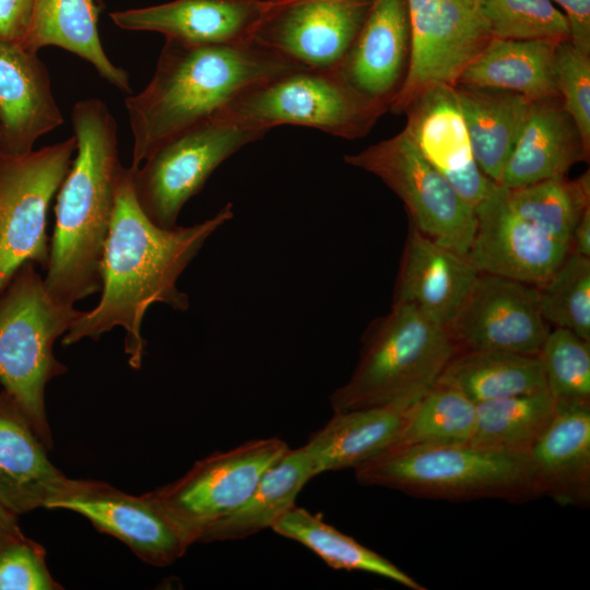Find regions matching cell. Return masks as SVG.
<instances>
[{
  "instance_id": "cell-28",
  "label": "cell",
  "mask_w": 590,
  "mask_h": 590,
  "mask_svg": "<svg viewBox=\"0 0 590 590\" xmlns=\"http://www.w3.org/2000/svg\"><path fill=\"white\" fill-rule=\"evenodd\" d=\"M453 86L475 161L498 184L532 101L505 90Z\"/></svg>"
},
{
  "instance_id": "cell-9",
  "label": "cell",
  "mask_w": 590,
  "mask_h": 590,
  "mask_svg": "<svg viewBox=\"0 0 590 590\" xmlns=\"http://www.w3.org/2000/svg\"><path fill=\"white\" fill-rule=\"evenodd\" d=\"M75 151L72 135L22 155L0 152V295L25 262L46 270L48 209Z\"/></svg>"
},
{
  "instance_id": "cell-15",
  "label": "cell",
  "mask_w": 590,
  "mask_h": 590,
  "mask_svg": "<svg viewBox=\"0 0 590 590\" xmlns=\"http://www.w3.org/2000/svg\"><path fill=\"white\" fill-rule=\"evenodd\" d=\"M459 351L539 355L550 332L536 285L480 273L449 328Z\"/></svg>"
},
{
  "instance_id": "cell-27",
  "label": "cell",
  "mask_w": 590,
  "mask_h": 590,
  "mask_svg": "<svg viewBox=\"0 0 590 590\" xmlns=\"http://www.w3.org/2000/svg\"><path fill=\"white\" fill-rule=\"evenodd\" d=\"M558 43L492 37L456 84L510 91L530 101L559 97L553 70Z\"/></svg>"
},
{
  "instance_id": "cell-35",
  "label": "cell",
  "mask_w": 590,
  "mask_h": 590,
  "mask_svg": "<svg viewBox=\"0 0 590 590\" xmlns=\"http://www.w3.org/2000/svg\"><path fill=\"white\" fill-rule=\"evenodd\" d=\"M536 287L545 321L590 341V258L569 252Z\"/></svg>"
},
{
  "instance_id": "cell-21",
  "label": "cell",
  "mask_w": 590,
  "mask_h": 590,
  "mask_svg": "<svg viewBox=\"0 0 590 590\" xmlns=\"http://www.w3.org/2000/svg\"><path fill=\"white\" fill-rule=\"evenodd\" d=\"M477 275V270L465 255L410 227L393 304L413 306L437 323L450 328Z\"/></svg>"
},
{
  "instance_id": "cell-38",
  "label": "cell",
  "mask_w": 590,
  "mask_h": 590,
  "mask_svg": "<svg viewBox=\"0 0 590 590\" xmlns=\"http://www.w3.org/2000/svg\"><path fill=\"white\" fill-rule=\"evenodd\" d=\"M553 70L563 107L590 149V54L580 50L570 40L559 42L554 54Z\"/></svg>"
},
{
  "instance_id": "cell-42",
  "label": "cell",
  "mask_w": 590,
  "mask_h": 590,
  "mask_svg": "<svg viewBox=\"0 0 590 590\" xmlns=\"http://www.w3.org/2000/svg\"><path fill=\"white\" fill-rule=\"evenodd\" d=\"M569 252L590 258V208L581 215L573 232Z\"/></svg>"
},
{
  "instance_id": "cell-6",
  "label": "cell",
  "mask_w": 590,
  "mask_h": 590,
  "mask_svg": "<svg viewBox=\"0 0 590 590\" xmlns=\"http://www.w3.org/2000/svg\"><path fill=\"white\" fill-rule=\"evenodd\" d=\"M83 312L55 299L33 262H25L0 295V384L48 449L52 437L45 388L67 371L54 344Z\"/></svg>"
},
{
  "instance_id": "cell-20",
  "label": "cell",
  "mask_w": 590,
  "mask_h": 590,
  "mask_svg": "<svg viewBox=\"0 0 590 590\" xmlns=\"http://www.w3.org/2000/svg\"><path fill=\"white\" fill-rule=\"evenodd\" d=\"M410 51L408 0H375L339 69L358 92L389 109L404 82Z\"/></svg>"
},
{
  "instance_id": "cell-24",
  "label": "cell",
  "mask_w": 590,
  "mask_h": 590,
  "mask_svg": "<svg viewBox=\"0 0 590 590\" xmlns=\"http://www.w3.org/2000/svg\"><path fill=\"white\" fill-rule=\"evenodd\" d=\"M529 456L543 496L558 505L590 503V405L556 403L554 415Z\"/></svg>"
},
{
  "instance_id": "cell-2",
  "label": "cell",
  "mask_w": 590,
  "mask_h": 590,
  "mask_svg": "<svg viewBox=\"0 0 590 590\" xmlns=\"http://www.w3.org/2000/svg\"><path fill=\"white\" fill-rule=\"evenodd\" d=\"M76 155L58 190L44 283L74 306L102 288V259L114 213L120 162L116 121L104 102H78L71 113Z\"/></svg>"
},
{
  "instance_id": "cell-7",
  "label": "cell",
  "mask_w": 590,
  "mask_h": 590,
  "mask_svg": "<svg viewBox=\"0 0 590 590\" xmlns=\"http://www.w3.org/2000/svg\"><path fill=\"white\" fill-rule=\"evenodd\" d=\"M387 110L358 92L339 67H299L245 88L217 116L266 132L295 125L353 140L365 137Z\"/></svg>"
},
{
  "instance_id": "cell-11",
  "label": "cell",
  "mask_w": 590,
  "mask_h": 590,
  "mask_svg": "<svg viewBox=\"0 0 590 590\" xmlns=\"http://www.w3.org/2000/svg\"><path fill=\"white\" fill-rule=\"evenodd\" d=\"M290 449L279 437L248 440L199 461L180 479L151 491L191 544L249 497Z\"/></svg>"
},
{
  "instance_id": "cell-16",
  "label": "cell",
  "mask_w": 590,
  "mask_h": 590,
  "mask_svg": "<svg viewBox=\"0 0 590 590\" xmlns=\"http://www.w3.org/2000/svg\"><path fill=\"white\" fill-rule=\"evenodd\" d=\"M475 231L467 255L480 273L539 285L569 253V247L520 217L505 187L491 182L475 206Z\"/></svg>"
},
{
  "instance_id": "cell-43",
  "label": "cell",
  "mask_w": 590,
  "mask_h": 590,
  "mask_svg": "<svg viewBox=\"0 0 590 590\" xmlns=\"http://www.w3.org/2000/svg\"><path fill=\"white\" fill-rule=\"evenodd\" d=\"M24 536L17 515L0 502V550Z\"/></svg>"
},
{
  "instance_id": "cell-1",
  "label": "cell",
  "mask_w": 590,
  "mask_h": 590,
  "mask_svg": "<svg viewBox=\"0 0 590 590\" xmlns=\"http://www.w3.org/2000/svg\"><path fill=\"white\" fill-rule=\"evenodd\" d=\"M233 217V204L227 203L212 217L194 225L161 227L142 211L133 189L132 170L125 168L104 247L101 299L83 312L61 343L98 340L121 327L126 332L123 349L128 363L139 369L146 346L141 333L146 310L155 303L178 311L189 308V297L177 287V281L206 239Z\"/></svg>"
},
{
  "instance_id": "cell-17",
  "label": "cell",
  "mask_w": 590,
  "mask_h": 590,
  "mask_svg": "<svg viewBox=\"0 0 590 590\" xmlns=\"http://www.w3.org/2000/svg\"><path fill=\"white\" fill-rule=\"evenodd\" d=\"M403 131L422 156L475 209L492 180L479 167L453 85L424 87L405 107Z\"/></svg>"
},
{
  "instance_id": "cell-10",
  "label": "cell",
  "mask_w": 590,
  "mask_h": 590,
  "mask_svg": "<svg viewBox=\"0 0 590 590\" xmlns=\"http://www.w3.org/2000/svg\"><path fill=\"white\" fill-rule=\"evenodd\" d=\"M344 161L377 176L402 200L410 227L468 255L475 231V209L422 156L403 130L345 155Z\"/></svg>"
},
{
  "instance_id": "cell-36",
  "label": "cell",
  "mask_w": 590,
  "mask_h": 590,
  "mask_svg": "<svg viewBox=\"0 0 590 590\" xmlns=\"http://www.w3.org/2000/svg\"><path fill=\"white\" fill-rule=\"evenodd\" d=\"M555 403L590 405V341L570 330H550L539 354Z\"/></svg>"
},
{
  "instance_id": "cell-23",
  "label": "cell",
  "mask_w": 590,
  "mask_h": 590,
  "mask_svg": "<svg viewBox=\"0 0 590 590\" xmlns=\"http://www.w3.org/2000/svg\"><path fill=\"white\" fill-rule=\"evenodd\" d=\"M589 155L560 97L532 101L498 184L517 188L566 176L577 163L588 162Z\"/></svg>"
},
{
  "instance_id": "cell-8",
  "label": "cell",
  "mask_w": 590,
  "mask_h": 590,
  "mask_svg": "<svg viewBox=\"0 0 590 590\" xmlns=\"http://www.w3.org/2000/svg\"><path fill=\"white\" fill-rule=\"evenodd\" d=\"M266 133L216 115L170 137L144 160L142 167H130L142 211L161 227L177 226L184 205L212 173Z\"/></svg>"
},
{
  "instance_id": "cell-29",
  "label": "cell",
  "mask_w": 590,
  "mask_h": 590,
  "mask_svg": "<svg viewBox=\"0 0 590 590\" xmlns=\"http://www.w3.org/2000/svg\"><path fill=\"white\" fill-rule=\"evenodd\" d=\"M314 476L303 447L290 448L264 472L243 505L205 531L198 543L240 540L272 529Z\"/></svg>"
},
{
  "instance_id": "cell-3",
  "label": "cell",
  "mask_w": 590,
  "mask_h": 590,
  "mask_svg": "<svg viewBox=\"0 0 590 590\" xmlns=\"http://www.w3.org/2000/svg\"><path fill=\"white\" fill-rule=\"evenodd\" d=\"M299 67L255 39L213 46L166 39L146 87L125 99L133 138L130 167L170 137L216 116L245 88Z\"/></svg>"
},
{
  "instance_id": "cell-41",
  "label": "cell",
  "mask_w": 590,
  "mask_h": 590,
  "mask_svg": "<svg viewBox=\"0 0 590 590\" xmlns=\"http://www.w3.org/2000/svg\"><path fill=\"white\" fill-rule=\"evenodd\" d=\"M560 5L569 28V40L590 54V0H552Z\"/></svg>"
},
{
  "instance_id": "cell-5",
  "label": "cell",
  "mask_w": 590,
  "mask_h": 590,
  "mask_svg": "<svg viewBox=\"0 0 590 590\" xmlns=\"http://www.w3.org/2000/svg\"><path fill=\"white\" fill-rule=\"evenodd\" d=\"M354 472L362 485L429 499L495 498L518 503L543 496L529 453L488 450L470 444L386 452Z\"/></svg>"
},
{
  "instance_id": "cell-25",
  "label": "cell",
  "mask_w": 590,
  "mask_h": 590,
  "mask_svg": "<svg viewBox=\"0 0 590 590\" xmlns=\"http://www.w3.org/2000/svg\"><path fill=\"white\" fill-rule=\"evenodd\" d=\"M409 409L386 405L334 412L303 446L315 475L355 469L380 456L396 438Z\"/></svg>"
},
{
  "instance_id": "cell-14",
  "label": "cell",
  "mask_w": 590,
  "mask_h": 590,
  "mask_svg": "<svg viewBox=\"0 0 590 590\" xmlns=\"http://www.w3.org/2000/svg\"><path fill=\"white\" fill-rule=\"evenodd\" d=\"M375 0H271L253 39L306 68H337Z\"/></svg>"
},
{
  "instance_id": "cell-33",
  "label": "cell",
  "mask_w": 590,
  "mask_h": 590,
  "mask_svg": "<svg viewBox=\"0 0 590 590\" xmlns=\"http://www.w3.org/2000/svg\"><path fill=\"white\" fill-rule=\"evenodd\" d=\"M475 414V403L457 389L437 382L408 410L399 433L382 453L468 444L473 434Z\"/></svg>"
},
{
  "instance_id": "cell-22",
  "label": "cell",
  "mask_w": 590,
  "mask_h": 590,
  "mask_svg": "<svg viewBox=\"0 0 590 590\" xmlns=\"http://www.w3.org/2000/svg\"><path fill=\"white\" fill-rule=\"evenodd\" d=\"M14 399L0 392V502L17 516L46 505L69 482Z\"/></svg>"
},
{
  "instance_id": "cell-26",
  "label": "cell",
  "mask_w": 590,
  "mask_h": 590,
  "mask_svg": "<svg viewBox=\"0 0 590 590\" xmlns=\"http://www.w3.org/2000/svg\"><path fill=\"white\" fill-rule=\"evenodd\" d=\"M95 0H35L26 33L19 43L38 52L57 46L90 62L109 84L130 93L129 74L106 55L98 35Z\"/></svg>"
},
{
  "instance_id": "cell-39",
  "label": "cell",
  "mask_w": 590,
  "mask_h": 590,
  "mask_svg": "<svg viewBox=\"0 0 590 590\" xmlns=\"http://www.w3.org/2000/svg\"><path fill=\"white\" fill-rule=\"evenodd\" d=\"M45 556L44 547L26 536L0 550V590L62 589L50 575Z\"/></svg>"
},
{
  "instance_id": "cell-32",
  "label": "cell",
  "mask_w": 590,
  "mask_h": 590,
  "mask_svg": "<svg viewBox=\"0 0 590 590\" xmlns=\"http://www.w3.org/2000/svg\"><path fill=\"white\" fill-rule=\"evenodd\" d=\"M468 444L495 451L529 453L551 422L556 403L547 391L477 403Z\"/></svg>"
},
{
  "instance_id": "cell-13",
  "label": "cell",
  "mask_w": 590,
  "mask_h": 590,
  "mask_svg": "<svg viewBox=\"0 0 590 590\" xmlns=\"http://www.w3.org/2000/svg\"><path fill=\"white\" fill-rule=\"evenodd\" d=\"M45 508L82 515L98 531L118 539L156 567L173 564L191 545L152 492L134 496L104 482L70 479Z\"/></svg>"
},
{
  "instance_id": "cell-19",
  "label": "cell",
  "mask_w": 590,
  "mask_h": 590,
  "mask_svg": "<svg viewBox=\"0 0 590 590\" xmlns=\"http://www.w3.org/2000/svg\"><path fill=\"white\" fill-rule=\"evenodd\" d=\"M62 122L48 69L37 52L0 39V152L26 154Z\"/></svg>"
},
{
  "instance_id": "cell-31",
  "label": "cell",
  "mask_w": 590,
  "mask_h": 590,
  "mask_svg": "<svg viewBox=\"0 0 590 590\" xmlns=\"http://www.w3.org/2000/svg\"><path fill=\"white\" fill-rule=\"evenodd\" d=\"M272 530L303 544L333 569L370 573L411 590L426 589L384 556L326 523L320 515L311 514L305 508L292 507Z\"/></svg>"
},
{
  "instance_id": "cell-30",
  "label": "cell",
  "mask_w": 590,
  "mask_h": 590,
  "mask_svg": "<svg viewBox=\"0 0 590 590\" xmlns=\"http://www.w3.org/2000/svg\"><path fill=\"white\" fill-rule=\"evenodd\" d=\"M438 384L450 386L473 403L547 391L539 355L505 351H458Z\"/></svg>"
},
{
  "instance_id": "cell-34",
  "label": "cell",
  "mask_w": 590,
  "mask_h": 590,
  "mask_svg": "<svg viewBox=\"0 0 590 590\" xmlns=\"http://www.w3.org/2000/svg\"><path fill=\"white\" fill-rule=\"evenodd\" d=\"M505 191L520 217L569 247L578 221L590 208V173L574 179L558 176L522 187H505Z\"/></svg>"
},
{
  "instance_id": "cell-40",
  "label": "cell",
  "mask_w": 590,
  "mask_h": 590,
  "mask_svg": "<svg viewBox=\"0 0 590 590\" xmlns=\"http://www.w3.org/2000/svg\"><path fill=\"white\" fill-rule=\"evenodd\" d=\"M35 0H0V39L20 43L24 37Z\"/></svg>"
},
{
  "instance_id": "cell-18",
  "label": "cell",
  "mask_w": 590,
  "mask_h": 590,
  "mask_svg": "<svg viewBox=\"0 0 590 590\" xmlns=\"http://www.w3.org/2000/svg\"><path fill=\"white\" fill-rule=\"evenodd\" d=\"M271 0H173L114 11L113 23L127 31L156 32L192 46L232 45L253 39Z\"/></svg>"
},
{
  "instance_id": "cell-12",
  "label": "cell",
  "mask_w": 590,
  "mask_h": 590,
  "mask_svg": "<svg viewBox=\"0 0 590 590\" xmlns=\"http://www.w3.org/2000/svg\"><path fill=\"white\" fill-rule=\"evenodd\" d=\"M408 8L411 51L404 82L389 107L396 114L427 85H456L492 38L481 0H421Z\"/></svg>"
},
{
  "instance_id": "cell-37",
  "label": "cell",
  "mask_w": 590,
  "mask_h": 590,
  "mask_svg": "<svg viewBox=\"0 0 590 590\" xmlns=\"http://www.w3.org/2000/svg\"><path fill=\"white\" fill-rule=\"evenodd\" d=\"M492 37L569 40L567 20L552 0H481Z\"/></svg>"
},
{
  "instance_id": "cell-4",
  "label": "cell",
  "mask_w": 590,
  "mask_h": 590,
  "mask_svg": "<svg viewBox=\"0 0 590 590\" xmlns=\"http://www.w3.org/2000/svg\"><path fill=\"white\" fill-rule=\"evenodd\" d=\"M458 351L449 328L413 306L392 304L365 331L358 362L350 379L331 393V408L409 409L437 384Z\"/></svg>"
}]
</instances>
